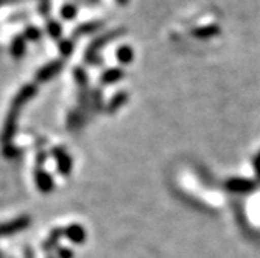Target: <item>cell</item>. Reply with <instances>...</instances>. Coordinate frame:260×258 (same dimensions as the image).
<instances>
[{
    "mask_svg": "<svg viewBox=\"0 0 260 258\" xmlns=\"http://www.w3.org/2000/svg\"><path fill=\"white\" fill-rule=\"evenodd\" d=\"M74 78L77 83V87H89V75L84 70V67H75L74 68Z\"/></svg>",
    "mask_w": 260,
    "mask_h": 258,
    "instance_id": "20",
    "label": "cell"
},
{
    "mask_svg": "<svg viewBox=\"0 0 260 258\" xmlns=\"http://www.w3.org/2000/svg\"><path fill=\"white\" fill-rule=\"evenodd\" d=\"M64 237L74 244H83L86 241V229L80 224H69L66 229H64Z\"/></svg>",
    "mask_w": 260,
    "mask_h": 258,
    "instance_id": "8",
    "label": "cell"
},
{
    "mask_svg": "<svg viewBox=\"0 0 260 258\" xmlns=\"http://www.w3.org/2000/svg\"><path fill=\"white\" fill-rule=\"evenodd\" d=\"M20 0H0V8L7 7V5H13V4H19Z\"/></svg>",
    "mask_w": 260,
    "mask_h": 258,
    "instance_id": "27",
    "label": "cell"
},
{
    "mask_svg": "<svg viewBox=\"0 0 260 258\" xmlns=\"http://www.w3.org/2000/svg\"><path fill=\"white\" fill-rule=\"evenodd\" d=\"M22 36L27 39V42H38L42 38V30L36 25H27L22 31Z\"/></svg>",
    "mask_w": 260,
    "mask_h": 258,
    "instance_id": "19",
    "label": "cell"
},
{
    "mask_svg": "<svg viewBox=\"0 0 260 258\" xmlns=\"http://www.w3.org/2000/svg\"><path fill=\"white\" fill-rule=\"evenodd\" d=\"M0 258H4V253H2V250H0Z\"/></svg>",
    "mask_w": 260,
    "mask_h": 258,
    "instance_id": "31",
    "label": "cell"
},
{
    "mask_svg": "<svg viewBox=\"0 0 260 258\" xmlns=\"http://www.w3.org/2000/svg\"><path fill=\"white\" fill-rule=\"evenodd\" d=\"M254 170L258 176V180H260V153L257 154V157L254 159Z\"/></svg>",
    "mask_w": 260,
    "mask_h": 258,
    "instance_id": "26",
    "label": "cell"
},
{
    "mask_svg": "<svg viewBox=\"0 0 260 258\" xmlns=\"http://www.w3.org/2000/svg\"><path fill=\"white\" fill-rule=\"evenodd\" d=\"M62 68H64V59H53L50 62H47L45 65H42L38 70L36 75H35L36 84L38 83H47V81L53 80Z\"/></svg>",
    "mask_w": 260,
    "mask_h": 258,
    "instance_id": "4",
    "label": "cell"
},
{
    "mask_svg": "<svg viewBox=\"0 0 260 258\" xmlns=\"http://www.w3.org/2000/svg\"><path fill=\"white\" fill-rule=\"evenodd\" d=\"M45 33L55 41H61L62 39V23L56 19L45 20Z\"/></svg>",
    "mask_w": 260,
    "mask_h": 258,
    "instance_id": "15",
    "label": "cell"
},
{
    "mask_svg": "<svg viewBox=\"0 0 260 258\" xmlns=\"http://www.w3.org/2000/svg\"><path fill=\"white\" fill-rule=\"evenodd\" d=\"M74 252L69 247H59L58 249V258H74Z\"/></svg>",
    "mask_w": 260,
    "mask_h": 258,
    "instance_id": "25",
    "label": "cell"
},
{
    "mask_svg": "<svg viewBox=\"0 0 260 258\" xmlns=\"http://www.w3.org/2000/svg\"><path fill=\"white\" fill-rule=\"evenodd\" d=\"M25 52H27V39L20 34H16L10 44V53L14 59H22L25 56Z\"/></svg>",
    "mask_w": 260,
    "mask_h": 258,
    "instance_id": "11",
    "label": "cell"
},
{
    "mask_svg": "<svg viewBox=\"0 0 260 258\" xmlns=\"http://www.w3.org/2000/svg\"><path fill=\"white\" fill-rule=\"evenodd\" d=\"M58 50H59V55L62 58L72 56L74 50H75V39H72V38H62L61 41H58Z\"/></svg>",
    "mask_w": 260,
    "mask_h": 258,
    "instance_id": "17",
    "label": "cell"
},
{
    "mask_svg": "<svg viewBox=\"0 0 260 258\" xmlns=\"http://www.w3.org/2000/svg\"><path fill=\"white\" fill-rule=\"evenodd\" d=\"M20 153H22V150L16 148L14 145H7V146H4V156H5V157H8V159L19 157V156H20Z\"/></svg>",
    "mask_w": 260,
    "mask_h": 258,
    "instance_id": "24",
    "label": "cell"
},
{
    "mask_svg": "<svg viewBox=\"0 0 260 258\" xmlns=\"http://www.w3.org/2000/svg\"><path fill=\"white\" fill-rule=\"evenodd\" d=\"M62 235H64V229H59V227L53 229V230L50 232L49 238H47V240L42 243V250H44V252H50L52 249H55L56 244H58V241H59V238H61Z\"/></svg>",
    "mask_w": 260,
    "mask_h": 258,
    "instance_id": "16",
    "label": "cell"
},
{
    "mask_svg": "<svg viewBox=\"0 0 260 258\" xmlns=\"http://www.w3.org/2000/svg\"><path fill=\"white\" fill-rule=\"evenodd\" d=\"M52 156L56 162V168L62 176H69L74 170V159L67 153L64 146H55L52 150Z\"/></svg>",
    "mask_w": 260,
    "mask_h": 258,
    "instance_id": "3",
    "label": "cell"
},
{
    "mask_svg": "<svg viewBox=\"0 0 260 258\" xmlns=\"http://www.w3.org/2000/svg\"><path fill=\"white\" fill-rule=\"evenodd\" d=\"M35 182H36V187H38V190L44 195H49L53 192L55 189V182H53V177L52 174L44 170L42 167H38L35 170Z\"/></svg>",
    "mask_w": 260,
    "mask_h": 258,
    "instance_id": "7",
    "label": "cell"
},
{
    "mask_svg": "<svg viewBox=\"0 0 260 258\" xmlns=\"http://www.w3.org/2000/svg\"><path fill=\"white\" fill-rule=\"evenodd\" d=\"M49 258H55V256H49Z\"/></svg>",
    "mask_w": 260,
    "mask_h": 258,
    "instance_id": "32",
    "label": "cell"
},
{
    "mask_svg": "<svg viewBox=\"0 0 260 258\" xmlns=\"http://www.w3.org/2000/svg\"><path fill=\"white\" fill-rule=\"evenodd\" d=\"M90 106L92 109H95V110H100L102 106H103V92L102 89H93L90 90Z\"/></svg>",
    "mask_w": 260,
    "mask_h": 258,
    "instance_id": "21",
    "label": "cell"
},
{
    "mask_svg": "<svg viewBox=\"0 0 260 258\" xmlns=\"http://www.w3.org/2000/svg\"><path fill=\"white\" fill-rule=\"evenodd\" d=\"M224 187L226 190L234 193H249L254 190V182L248 179H229Z\"/></svg>",
    "mask_w": 260,
    "mask_h": 258,
    "instance_id": "10",
    "label": "cell"
},
{
    "mask_svg": "<svg viewBox=\"0 0 260 258\" xmlns=\"http://www.w3.org/2000/svg\"><path fill=\"white\" fill-rule=\"evenodd\" d=\"M220 33H221V28L217 25V23H209V25L198 27L192 31V34L198 39H209V38L218 36Z\"/></svg>",
    "mask_w": 260,
    "mask_h": 258,
    "instance_id": "13",
    "label": "cell"
},
{
    "mask_svg": "<svg viewBox=\"0 0 260 258\" xmlns=\"http://www.w3.org/2000/svg\"><path fill=\"white\" fill-rule=\"evenodd\" d=\"M128 33V30L125 27H117V28H112V30H108L105 33H102L100 36H97L93 41L89 42V45L86 47L84 50V62L89 64V65H93V67H99L103 64V58L100 56V50L105 49V47L114 41H117L119 38L125 36Z\"/></svg>",
    "mask_w": 260,
    "mask_h": 258,
    "instance_id": "2",
    "label": "cell"
},
{
    "mask_svg": "<svg viewBox=\"0 0 260 258\" xmlns=\"http://www.w3.org/2000/svg\"><path fill=\"white\" fill-rule=\"evenodd\" d=\"M38 11L41 16H49L52 11V0H39V5H38Z\"/></svg>",
    "mask_w": 260,
    "mask_h": 258,
    "instance_id": "23",
    "label": "cell"
},
{
    "mask_svg": "<svg viewBox=\"0 0 260 258\" xmlns=\"http://www.w3.org/2000/svg\"><path fill=\"white\" fill-rule=\"evenodd\" d=\"M115 2H117V5H119V7H126L129 4V0H115Z\"/></svg>",
    "mask_w": 260,
    "mask_h": 258,
    "instance_id": "29",
    "label": "cell"
},
{
    "mask_svg": "<svg viewBox=\"0 0 260 258\" xmlns=\"http://www.w3.org/2000/svg\"><path fill=\"white\" fill-rule=\"evenodd\" d=\"M30 224H31V218L27 216V215H22V216L14 218V219H11L8 223L0 224V238L10 237V235H14V233H17V232L25 230Z\"/></svg>",
    "mask_w": 260,
    "mask_h": 258,
    "instance_id": "5",
    "label": "cell"
},
{
    "mask_svg": "<svg viewBox=\"0 0 260 258\" xmlns=\"http://www.w3.org/2000/svg\"><path fill=\"white\" fill-rule=\"evenodd\" d=\"M38 93V84L36 83H28L25 86H22L17 93L13 98V103L10 106V110H8V115L5 119V123H4V129H2V143L4 146L7 145H13V138H14V134L17 131V120H19V115H20V110L22 107L25 106L31 98L36 97Z\"/></svg>",
    "mask_w": 260,
    "mask_h": 258,
    "instance_id": "1",
    "label": "cell"
},
{
    "mask_svg": "<svg viewBox=\"0 0 260 258\" xmlns=\"http://www.w3.org/2000/svg\"><path fill=\"white\" fill-rule=\"evenodd\" d=\"M59 14H61V17H62L64 20L72 22V20H75L77 16H78V7H77L74 2H66V4L61 7Z\"/></svg>",
    "mask_w": 260,
    "mask_h": 258,
    "instance_id": "18",
    "label": "cell"
},
{
    "mask_svg": "<svg viewBox=\"0 0 260 258\" xmlns=\"http://www.w3.org/2000/svg\"><path fill=\"white\" fill-rule=\"evenodd\" d=\"M115 58H117V61H119L122 65L131 64L134 61V50H133V47L128 45V44L120 45L119 49L115 50Z\"/></svg>",
    "mask_w": 260,
    "mask_h": 258,
    "instance_id": "14",
    "label": "cell"
},
{
    "mask_svg": "<svg viewBox=\"0 0 260 258\" xmlns=\"http://www.w3.org/2000/svg\"><path fill=\"white\" fill-rule=\"evenodd\" d=\"M25 258H36L35 253H33V250L30 247H25Z\"/></svg>",
    "mask_w": 260,
    "mask_h": 258,
    "instance_id": "28",
    "label": "cell"
},
{
    "mask_svg": "<svg viewBox=\"0 0 260 258\" xmlns=\"http://www.w3.org/2000/svg\"><path fill=\"white\" fill-rule=\"evenodd\" d=\"M106 27V20L103 19H97V20H89V22H84V23H80L77 25L72 31V39H78V38H83V36H89V34H93L100 30H103Z\"/></svg>",
    "mask_w": 260,
    "mask_h": 258,
    "instance_id": "6",
    "label": "cell"
},
{
    "mask_svg": "<svg viewBox=\"0 0 260 258\" xmlns=\"http://www.w3.org/2000/svg\"><path fill=\"white\" fill-rule=\"evenodd\" d=\"M125 70L122 67H111V68H106L105 72L102 73L100 77V83L103 86H111V84H115L119 83L125 78Z\"/></svg>",
    "mask_w": 260,
    "mask_h": 258,
    "instance_id": "9",
    "label": "cell"
},
{
    "mask_svg": "<svg viewBox=\"0 0 260 258\" xmlns=\"http://www.w3.org/2000/svg\"><path fill=\"white\" fill-rule=\"evenodd\" d=\"M89 2H90V4L93 5V4H99V2H100V0H89Z\"/></svg>",
    "mask_w": 260,
    "mask_h": 258,
    "instance_id": "30",
    "label": "cell"
},
{
    "mask_svg": "<svg viewBox=\"0 0 260 258\" xmlns=\"http://www.w3.org/2000/svg\"><path fill=\"white\" fill-rule=\"evenodd\" d=\"M129 100V93L126 90H120L117 92L115 95L109 100V103L106 104V112L108 114H115L119 109H122Z\"/></svg>",
    "mask_w": 260,
    "mask_h": 258,
    "instance_id": "12",
    "label": "cell"
},
{
    "mask_svg": "<svg viewBox=\"0 0 260 258\" xmlns=\"http://www.w3.org/2000/svg\"><path fill=\"white\" fill-rule=\"evenodd\" d=\"M83 117H84V115H83L80 110H74L72 114H70L69 122H67L69 129H77V128L81 125V122H83Z\"/></svg>",
    "mask_w": 260,
    "mask_h": 258,
    "instance_id": "22",
    "label": "cell"
}]
</instances>
